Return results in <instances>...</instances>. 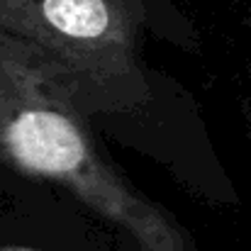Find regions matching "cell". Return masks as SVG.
I'll return each instance as SVG.
<instances>
[{
	"mask_svg": "<svg viewBox=\"0 0 251 251\" xmlns=\"http://www.w3.org/2000/svg\"><path fill=\"white\" fill-rule=\"evenodd\" d=\"M71 81L32 44L0 32V149L22 173L49 178L144 251H183L166 212L110 166Z\"/></svg>",
	"mask_w": 251,
	"mask_h": 251,
	"instance_id": "6da1fadb",
	"label": "cell"
},
{
	"mask_svg": "<svg viewBox=\"0 0 251 251\" xmlns=\"http://www.w3.org/2000/svg\"><path fill=\"white\" fill-rule=\"evenodd\" d=\"M154 0H0V32L42 51L88 112H132L151 98L139 39Z\"/></svg>",
	"mask_w": 251,
	"mask_h": 251,
	"instance_id": "7a4b0ae2",
	"label": "cell"
},
{
	"mask_svg": "<svg viewBox=\"0 0 251 251\" xmlns=\"http://www.w3.org/2000/svg\"><path fill=\"white\" fill-rule=\"evenodd\" d=\"M0 251H34V249H27V247H2Z\"/></svg>",
	"mask_w": 251,
	"mask_h": 251,
	"instance_id": "3957f363",
	"label": "cell"
}]
</instances>
